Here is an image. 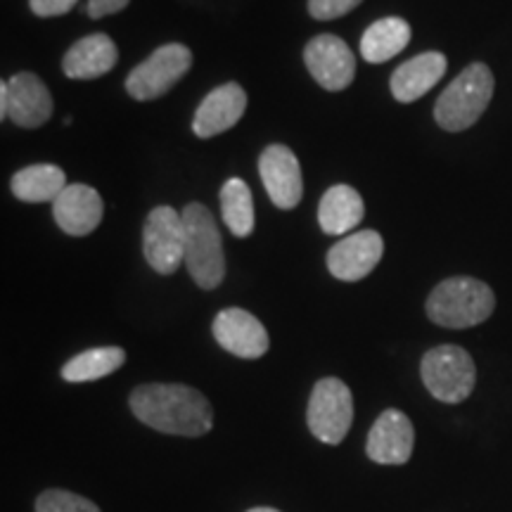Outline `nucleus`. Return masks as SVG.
<instances>
[{"instance_id":"18","label":"nucleus","mask_w":512,"mask_h":512,"mask_svg":"<svg viewBox=\"0 0 512 512\" xmlns=\"http://www.w3.org/2000/svg\"><path fill=\"white\" fill-rule=\"evenodd\" d=\"M446 55L430 50V53H422L413 60L403 62L399 69L392 74L389 88L392 95L399 102H415L422 95L430 93L434 86L441 81V76L446 74Z\"/></svg>"},{"instance_id":"24","label":"nucleus","mask_w":512,"mask_h":512,"mask_svg":"<svg viewBox=\"0 0 512 512\" xmlns=\"http://www.w3.org/2000/svg\"><path fill=\"white\" fill-rule=\"evenodd\" d=\"M36 512H100V508L72 491L48 489L36 498Z\"/></svg>"},{"instance_id":"29","label":"nucleus","mask_w":512,"mask_h":512,"mask_svg":"<svg viewBox=\"0 0 512 512\" xmlns=\"http://www.w3.org/2000/svg\"><path fill=\"white\" fill-rule=\"evenodd\" d=\"M247 512H280V510H275V508H252V510H247Z\"/></svg>"},{"instance_id":"28","label":"nucleus","mask_w":512,"mask_h":512,"mask_svg":"<svg viewBox=\"0 0 512 512\" xmlns=\"http://www.w3.org/2000/svg\"><path fill=\"white\" fill-rule=\"evenodd\" d=\"M0 119H8V81H0Z\"/></svg>"},{"instance_id":"17","label":"nucleus","mask_w":512,"mask_h":512,"mask_svg":"<svg viewBox=\"0 0 512 512\" xmlns=\"http://www.w3.org/2000/svg\"><path fill=\"white\" fill-rule=\"evenodd\" d=\"M119 60V50L107 34H91L76 41L62 60V72L67 79L91 81L110 74Z\"/></svg>"},{"instance_id":"16","label":"nucleus","mask_w":512,"mask_h":512,"mask_svg":"<svg viewBox=\"0 0 512 512\" xmlns=\"http://www.w3.org/2000/svg\"><path fill=\"white\" fill-rule=\"evenodd\" d=\"M53 114V95L31 72H19L8 81V119L22 128L43 126Z\"/></svg>"},{"instance_id":"8","label":"nucleus","mask_w":512,"mask_h":512,"mask_svg":"<svg viewBox=\"0 0 512 512\" xmlns=\"http://www.w3.org/2000/svg\"><path fill=\"white\" fill-rule=\"evenodd\" d=\"M143 254L152 271L159 275L176 273L185 264L183 214L166 204L152 209L143 230Z\"/></svg>"},{"instance_id":"6","label":"nucleus","mask_w":512,"mask_h":512,"mask_svg":"<svg viewBox=\"0 0 512 512\" xmlns=\"http://www.w3.org/2000/svg\"><path fill=\"white\" fill-rule=\"evenodd\" d=\"M306 422L313 437L323 444H342L354 422V396L339 377H323L316 382L306 408Z\"/></svg>"},{"instance_id":"21","label":"nucleus","mask_w":512,"mask_h":512,"mask_svg":"<svg viewBox=\"0 0 512 512\" xmlns=\"http://www.w3.org/2000/svg\"><path fill=\"white\" fill-rule=\"evenodd\" d=\"M10 188L19 202L53 204L62 195V190L67 188V176L55 164H31L12 176Z\"/></svg>"},{"instance_id":"12","label":"nucleus","mask_w":512,"mask_h":512,"mask_svg":"<svg viewBox=\"0 0 512 512\" xmlns=\"http://www.w3.org/2000/svg\"><path fill=\"white\" fill-rule=\"evenodd\" d=\"M415 430L408 415L396 408L384 411L375 425L370 427L366 453L373 463L380 465H406L413 456Z\"/></svg>"},{"instance_id":"10","label":"nucleus","mask_w":512,"mask_h":512,"mask_svg":"<svg viewBox=\"0 0 512 512\" xmlns=\"http://www.w3.org/2000/svg\"><path fill=\"white\" fill-rule=\"evenodd\" d=\"M259 174L271 202L278 209H294L302 202L304 181L299 159L287 145H268L259 157Z\"/></svg>"},{"instance_id":"26","label":"nucleus","mask_w":512,"mask_h":512,"mask_svg":"<svg viewBox=\"0 0 512 512\" xmlns=\"http://www.w3.org/2000/svg\"><path fill=\"white\" fill-rule=\"evenodd\" d=\"M79 0H29V8L36 17H60L67 15Z\"/></svg>"},{"instance_id":"2","label":"nucleus","mask_w":512,"mask_h":512,"mask_svg":"<svg viewBox=\"0 0 512 512\" xmlns=\"http://www.w3.org/2000/svg\"><path fill=\"white\" fill-rule=\"evenodd\" d=\"M427 316L441 328L465 330L484 323L496 309L494 290L477 278H448L427 297Z\"/></svg>"},{"instance_id":"20","label":"nucleus","mask_w":512,"mask_h":512,"mask_svg":"<svg viewBox=\"0 0 512 512\" xmlns=\"http://www.w3.org/2000/svg\"><path fill=\"white\" fill-rule=\"evenodd\" d=\"M411 24L401 17H384L370 24L361 38V55L370 64H382L406 50L411 43Z\"/></svg>"},{"instance_id":"19","label":"nucleus","mask_w":512,"mask_h":512,"mask_svg":"<svg viewBox=\"0 0 512 512\" xmlns=\"http://www.w3.org/2000/svg\"><path fill=\"white\" fill-rule=\"evenodd\" d=\"M366 204L351 185H332L318 204V223L325 235H347L363 221Z\"/></svg>"},{"instance_id":"15","label":"nucleus","mask_w":512,"mask_h":512,"mask_svg":"<svg viewBox=\"0 0 512 512\" xmlns=\"http://www.w3.org/2000/svg\"><path fill=\"white\" fill-rule=\"evenodd\" d=\"M247 110V93L240 83H223L214 88L197 107L192 133L197 138H214L226 133L242 119Z\"/></svg>"},{"instance_id":"3","label":"nucleus","mask_w":512,"mask_h":512,"mask_svg":"<svg viewBox=\"0 0 512 512\" xmlns=\"http://www.w3.org/2000/svg\"><path fill=\"white\" fill-rule=\"evenodd\" d=\"M185 226V268L202 290H216L226 275L223 242L214 214L200 202L183 209Z\"/></svg>"},{"instance_id":"22","label":"nucleus","mask_w":512,"mask_h":512,"mask_svg":"<svg viewBox=\"0 0 512 512\" xmlns=\"http://www.w3.org/2000/svg\"><path fill=\"white\" fill-rule=\"evenodd\" d=\"M126 363V351L121 347L88 349L64 363L62 377L67 382H95L102 377L117 373Z\"/></svg>"},{"instance_id":"7","label":"nucleus","mask_w":512,"mask_h":512,"mask_svg":"<svg viewBox=\"0 0 512 512\" xmlns=\"http://www.w3.org/2000/svg\"><path fill=\"white\" fill-rule=\"evenodd\" d=\"M190 67V48L183 46V43H166V46L157 48L145 62H140L138 67L128 74L124 88L133 100H157L169 93L171 88L188 74Z\"/></svg>"},{"instance_id":"13","label":"nucleus","mask_w":512,"mask_h":512,"mask_svg":"<svg viewBox=\"0 0 512 512\" xmlns=\"http://www.w3.org/2000/svg\"><path fill=\"white\" fill-rule=\"evenodd\" d=\"M211 330H214L216 342L238 358H261L271 347V339L261 320L245 309H223L214 318Z\"/></svg>"},{"instance_id":"27","label":"nucleus","mask_w":512,"mask_h":512,"mask_svg":"<svg viewBox=\"0 0 512 512\" xmlns=\"http://www.w3.org/2000/svg\"><path fill=\"white\" fill-rule=\"evenodd\" d=\"M131 0H88V17L91 19H102L107 15H117L124 8H128Z\"/></svg>"},{"instance_id":"23","label":"nucleus","mask_w":512,"mask_h":512,"mask_svg":"<svg viewBox=\"0 0 512 512\" xmlns=\"http://www.w3.org/2000/svg\"><path fill=\"white\" fill-rule=\"evenodd\" d=\"M221 214L235 238H249L254 230L252 190L242 178H228L221 188Z\"/></svg>"},{"instance_id":"5","label":"nucleus","mask_w":512,"mask_h":512,"mask_svg":"<svg viewBox=\"0 0 512 512\" xmlns=\"http://www.w3.org/2000/svg\"><path fill=\"white\" fill-rule=\"evenodd\" d=\"M420 375L427 392L441 403H460L472 394L477 368L472 356L456 344H441L422 356Z\"/></svg>"},{"instance_id":"1","label":"nucleus","mask_w":512,"mask_h":512,"mask_svg":"<svg viewBox=\"0 0 512 512\" xmlns=\"http://www.w3.org/2000/svg\"><path fill=\"white\" fill-rule=\"evenodd\" d=\"M128 406L143 425L176 437H204L214 427L207 396L185 384H143L128 396Z\"/></svg>"},{"instance_id":"4","label":"nucleus","mask_w":512,"mask_h":512,"mask_svg":"<svg viewBox=\"0 0 512 512\" xmlns=\"http://www.w3.org/2000/svg\"><path fill=\"white\" fill-rule=\"evenodd\" d=\"M491 98H494V74L486 64L475 62L463 69L439 95L434 105V119L444 131H465L477 124Z\"/></svg>"},{"instance_id":"14","label":"nucleus","mask_w":512,"mask_h":512,"mask_svg":"<svg viewBox=\"0 0 512 512\" xmlns=\"http://www.w3.org/2000/svg\"><path fill=\"white\" fill-rule=\"evenodd\" d=\"M105 214V202L100 192L86 183H72L53 202V216L64 233L72 238L91 235L100 226Z\"/></svg>"},{"instance_id":"25","label":"nucleus","mask_w":512,"mask_h":512,"mask_svg":"<svg viewBox=\"0 0 512 512\" xmlns=\"http://www.w3.org/2000/svg\"><path fill=\"white\" fill-rule=\"evenodd\" d=\"M361 3L363 0H309V15L318 22H330V19L344 17Z\"/></svg>"},{"instance_id":"9","label":"nucleus","mask_w":512,"mask_h":512,"mask_svg":"<svg viewBox=\"0 0 512 512\" xmlns=\"http://www.w3.org/2000/svg\"><path fill=\"white\" fill-rule=\"evenodd\" d=\"M304 62L309 74L325 91H344L356 76V57L339 36L320 34L304 48Z\"/></svg>"},{"instance_id":"11","label":"nucleus","mask_w":512,"mask_h":512,"mask_svg":"<svg viewBox=\"0 0 512 512\" xmlns=\"http://www.w3.org/2000/svg\"><path fill=\"white\" fill-rule=\"evenodd\" d=\"M382 254V235L377 230H358L332 245L328 252V271L332 278L344 280V283H358L375 271Z\"/></svg>"}]
</instances>
